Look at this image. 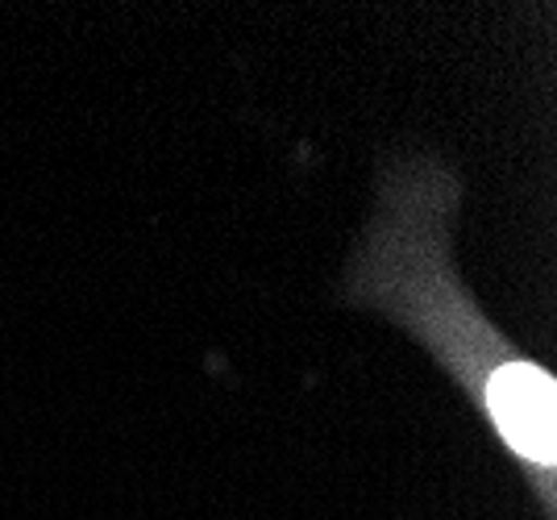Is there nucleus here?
Returning a JSON list of instances; mask_svg holds the SVG:
<instances>
[{"label":"nucleus","mask_w":557,"mask_h":520,"mask_svg":"<svg viewBox=\"0 0 557 520\" xmlns=\"http://www.w3.org/2000/svg\"><path fill=\"white\" fill-rule=\"evenodd\" d=\"M487 412L495 429L504 433L524 462H536V471H554V433H557V392L549 371L533 362L508 358L487 379Z\"/></svg>","instance_id":"obj_1"}]
</instances>
